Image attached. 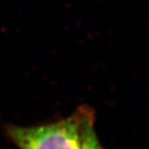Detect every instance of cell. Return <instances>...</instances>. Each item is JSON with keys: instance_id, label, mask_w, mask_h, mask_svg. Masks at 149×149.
Returning a JSON list of instances; mask_svg holds the SVG:
<instances>
[{"instance_id": "1", "label": "cell", "mask_w": 149, "mask_h": 149, "mask_svg": "<svg viewBox=\"0 0 149 149\" xmlns=\"http://www.w3.org/2000/svg\"><path fill=\"white\" fill-rule=\"evenodd\" d=\"M94 124V111L81 106L69 117L50 123L7 125L4 135L19 149H81L85 135Z\"/></svg>"}, {"instance_id": "2", "label": "cell", "mask_w": 149, "mask_h": 149, "mask_svg": "<svg viewBox=\"0 0 149 149\" xmlns=\"http://www.w3.org/2000/svg\"><path fill=\"white\" fill-rule=\"evenodd\" d=\"M81 149H105L97 138L94 127L89 129L87 134L85 135Z\"/></svg>"}]
</instances>
